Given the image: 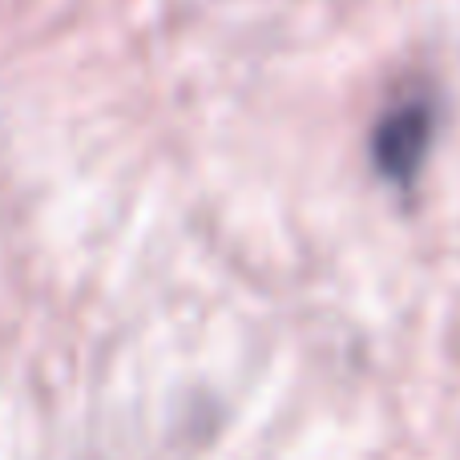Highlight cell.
Here are the masks:
<instances>
[{
	"instance_id": "obj_1",
	"label": "cell",
	"mask_w": 460,
	"mask_h": 460,
	"mask_svg": "<svg viewBox=\"0 0 460 460\" xmlns=\"http://www.w3.org/2000/svg\"><path fill=\"white\" fill-rule=\"evenodd\" d=\"M432 146V110L424 102L396 105L372 134V158L384 178L412 182Z\"/></svg>"
}]
</instances>
